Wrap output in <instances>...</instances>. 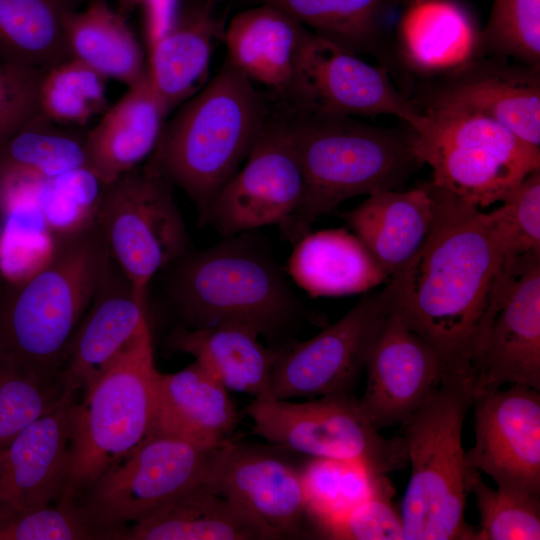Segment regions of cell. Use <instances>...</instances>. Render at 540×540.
I'll return each mask as SVG.
<instances>
[{"mask_svg":"<svg viewBox=\"0 0 540 540\" xmlns=\"http://www.w3.org/2000/svg\"><path fill=\"white\" fill-rule=\"evenodd\" d=\"M429 185L435 221L420 250L388 280L391 310L437 351L448 372L473 377L472 348L504 257L487 213Z\"/></svg>","mask_w":540,"mask_h":540,"instance_id":"obj_1","label":"cell"},{"mask_svg":"<svg viewBox=\"0 0 540 540\" xmlns=\"http://www.w3.org/2000/svg\"><path fill=\"white\" fill-rule=\"evenodd\" d=\"M275 107L287 125L304 179L299 207L279 226L293 244L342 202L396 190L424 165L419 136L407 124L380 127L348 115Z\"/></svg>","mask_w":540,"mask_h":540,"instance_id":"obj_2","label":"cell"},{"mask_svg":"<svg viewBox=\"0 0 540 540\" xmlns=\"http://www.w3.org/2000/svg\"><path fill=\"white\" fill-rule=\"evenodd\" d=\"M270 114L263 94L225 57L215 76L163 124L148 161L188 195L199 220L243 165Z\"/></svg>","mask_w":540,"mask_h":540,"instance_id":"obj_3","label":"cell"},{"mask_svg":"<svg viewBox=\"0 0 540 540\" xmlns=\"http://www.w3.org/2000/svg\"><path fill=\"white\" fill-rule=\"evenodd\" d=\"M163 271L167 296L188 328L235 324L272 337L301 310L286 271L255 231L189 249Z\"/></svg>","mask_w":540,"mask_h":540,"instance_id":"obj_4","label":"cell"},{"mask_svg":"<svg viewBox=\"0 0 540 540\" xmlns=\"http://www.w3.org/2000/svg\"><path fill=\"white\" fill-rule=\"evenodd\" d=\"M50 234L53 249L42 267L21 280L0 283V350L38 372L61 376L67 343L111 256L95 219Z\"/></svg>","mask_w":540,"mask_h":540,"instance_id":"obj_5","label":"cell"},{"mask_svg":"<svg viewBox=\"0 0 540 540\" xmlns=\"http://www.w3.org/2000/svg\"><path fill=\"white\" fill-rule=\"evenodd\" d=\"M473 391L472 376L450 372L402 424L411 467L400 512L404 540H473L465 507L479 472L462 445Z\"/></svg>","mask_w":540,"mask_h":540,"instance_id":"obj_6","label":"cell"},{"mask_svg":"<svg viewBox=\"0 0 540 540\" xmlns=\"http://www.w3.org/2000/svg\"><path fill=\"white\" fill-rule=\"evenodd\" d=\"M158 374L146 319L71 407L68 474L57 503L75 505L100 476L150 436Z\"/></svg>","mask_w":540,"mask_h":540,"instance_id":"obj_7","label":"cell"},{"mask_svg":"<svg viewBox=\"0 0 540 540\" xmlns=\"http://www.w3.org/2000/svg\"><path fill=\"white\" fill-rule=\"evenodd\" d=\"M422 111L428 124L418 136L429 183L465 204L500 203L540 169V149L488 116L449 107Z\"/></svg>","mask_w":540,"mask_h":540,"instance_id":"obj_8","label":"cell"},{"mask_svg":"<svg viewBox=\"0 0 540 540\" xmlns=\"http://www.w3.org/2000/svg\"><path fill=\"white\" fill-rule=\"evenodd\" d=\"M173 184L149 161L101 186L95 220L110 256L142 295L152 278L190 249Z\"/></svg>","mask_w":540,"mask_h":540,"instance_id":"obj_9","label":"cell"},{"mask_svg":"<svg viewBox=\"0 0 540 540\" xmlns=\"http://www.w3.org/2000/svg\"><path fill=\"white\" fill-rule=\"evenodd\" d=\"M213 449L152 432L85 490L75 505L97 539L115 540L124 528L202 484Z\"/></svg>","mask_w":540,"mask_h":540,"instance_id":"obj_10","label":"cell"},{"mask_svg":"<svg viewBox=\"0 0 540 540\" xmlns=\"http://www.w3.org/2000/svg\"><path fill=\"white\" fill-rule=\"evenodd\" d=\"M246 413L255 434L311 458L357 461L381 475L408 464L403 437L381 436L349 393L303 402L259 398Z\"/></svg>","mask_w":540,"mask_h":540,"instance_id":"obj_11","label":"cell"},{"mask_svg":"<svg viewBox=\"0 0 540 540\" xmlns=\"http://www.w3.org/2000/svg\"><path fill=\"white\" fill-rule=\"evenodd\" d=\"M473 396L524 385L540 391V256L505 258L471 353Z\"/></svg>","mask_w":540,"mask_h":540,"instance_id":"obj_12","label":"cell"},{"mask_svg":"<svg viewBox=\"0 0 540 540\" xmlns=\"http://www.w3.org/2000/svg\"><path fill=\"white\" fill-rule=\"evenodd\" d=\"M284 109L348 116L389 115L417 134L428 118L392 82L388 69L362 60L314 33H307L299 54L291 94Z\"/></svg>","mask_w":540,"mask_h":540,"instance_id":"obj_13","label":"cell"},{"mask_svg":"<svg viewBox=\"0 0 540 540\" xmlns=\"http://www.w3.org/2000/svg\"><path fill=\"white\" fill-rule=\"evenodd\" d=\"M304 179L287 125L276 107L243 165L221 188L200 226L222 238L280 226L299 207Z\"/></svg>","mask_w":540,"mask_h":540,"instance_id":"obj_14","label":"cell"},{"mask_svg":"<svg viewBox=\"0 0 540 540\" xmlns=\"http://www.w3.org/2000/svg\"><path fill=\"white\" fill-rule=\"evenodd\" d=\"M391 311L388 285L364 296L314 337L279 350L270 394L277 399L349 393Z\"/></svg>","mask_w":540,"mask_h":540,"instance_id":"obj_15","label":"cell"},{"mask_svg":"<svg viewBox=\"0 0 540 540\" xmlns=\"http://www.w3.org/2000/svg\"><path fill=\"white\" fill-rule=\"evenodd\" d=\"M539 392L511 385L473 396L475 444L466 461L498 489L540 497Z\"/></svg>","mask_w":540,"mask_h":540,"instance_id":"obj_16","label":"cell"},{"mask_svg":"<svg viewBox=\"0 0 540 540\" xmlns=\"http://www.w3.org/2000/svg\"><path fill=\"white\" fill-rule=\"evenodd\" d=\"M422 109L449 107L488 116L540 149V69L485 55L443 78L420 85Z\"/></svg>","mask_w":540,"mask_h":540,"instance_id":"obj_17","label":"cell"},{"mask_svg":"<svg viewBox=\"0 0 540 540\" xmlns=\"http://www.w3.org/2000/svg\"><path fill=\"white\" fill-rule=\"evenodd\" d=\"M365 369L358 404L377 430L403 424L450 373L437 351L392 310Z\"/></svg>","mask_w":540,"mask_h":540,"instance_id":"obj_18","label":"cell"},{"mask_svg":"<svg viewBox=\"0 0 540 540\" xmlns=\"http://www.w3.org/2000/svg\"><path fill=\"white\" fill-rule=\"evenodd\" d=\"M203 484L248 510L281 539L302 535L301 472L281 458L229 440L211 451Z\"/></svg>","mask_w":540,"mask_h":540,"instance_id":"obj_19","label":"cell"},{"mask_svg":"<svg viewBox=\"0 0 540 540\" xmlns=\"http://www.w3.org/2000/svg\"><path fill=\"white\" fill-rule=\"evenodd\" d=\"M391 46V59L423 83L485 56L482 28L460 0H409Z\"/></svg>","mask_w":540,"mask_h":540,"instance_id":"obj_20","label":"cell"},{"mask_svg":"<svg viewBox=\"0 0 540 540\" xmlns=\"http://www.w3.org/2000/svg\"><path fill=\"white\" fill-rule=\"evenodd\" d=\"M79 393L19 433L0 455V514L55 504L70 458V411Z\"/></svg>","mask_w":540,"mask_h":540,"instance_id":"obj_21","label":"cell"},{"mask_svg":"<svg viewBox=\"0 0 540 540\" xmlns=\"http://www.w3.org/2000/svg\"><path fill=\"white\" fill-rule=\"evenodd\" d=\"M148 319L140 294L110 259L92 302L69 339L61 376L68 389L82 393Z\"/></svg>","mask_w":540,"mask_h":540,"instance_id":"obj_22","label":"cell"},{"mask_svg":"<svg viewBox=\"0 0 540 540\" xmlns=\"http://www.w3.org/2000/svg\"><path fill=\"white\" fill-rule=\"evenodd\" d=\"M339 216L390 279L427 240L436 217V199L429 183L407 191L383 189Z\"/></svg>","mask_w":540,"mask_h":540,"instance_id":"obj_23","label":"cell"},{"mask_svg":"<svg viewBox=\"0 0 540 540\" xmlns=\"http://www.w3.org/2000/svg\"><path fill=\"white\" fill-rule=\"evenodd\" d=\"M308 32L287 13L260 3L231 18L224 32L226 57L253 83L270 89L276 104L284 105Z\"/></svg>","mask_w":540,"mask_h":540,"instance_id":"obj_24","label":"cell"},{"mask_svg":"<svg viewBox=\"0 0 540 540\" xmlns=\"http://www.w3.org/2000/svg\"><path fill=\"white\" fill-rule=\"evenodd\" d=\"M148 77L108 109L83 139L85 169L107 185L153 153L166 116Z\"/></svg>","mask_w":540,"mask_h":540,"instance_id":"obj_25","label":"cell"},{"mask_svg":"<svg viewBox=\"0 0 540 540\" xmlns=\"http://www.w3.org/2000/svg\"><path fill=\"white\" fill-rule=\"evenodd\" d=\"M237 424L228 390L196 361L175 373L159 372L152 432L213 449L230 440Z\"/></svg>","mask_w":540,"mask_h":540,"instance_id":"obj_26","label":"cell"},{"mask_svg":"<svg viewBox=\"0 0 540 540\" xmlns=\"http://www.w3.org/2000/svg\"><path fill=\"white\" fill-rule=\"evenodd\" d=\"M281 537L203 483L120 531L115 540H272Z\"/></svg>","mask_w":540,"mask_h":540,"instance_id":"obj_27","label":"cell"},{"mask_svg":"<svg viewBox=\"0 0 540 540\" xmlns=\"http://www.w3.org/2000/svg\"><path fill=\"white\" fill-rule=\"evenodd\" d=\"M286 273L311 297L364 293L389 280L359 238L344 228L303 236L294 243Z\"/></svg>","mask_w":540,"mask_h":540,"instance_id":"obj_28","label":"cell"},{"mask_svg":"<svg viewBox=\"0 0 540 540\" xmlns=\"http://www.w3.org/2000/svg\"><path fill=\"white\" fill-rule=\"evenodd\" d=\"M245 326L221 324L179 328L168 339L173 351L190 354L228 391L254 399L271 397L270 379L279 350L265 347Z\"/></svg>","mask_w":540,"mask_h":540,"instance_id":"obj_29","label":"cell"},{"mask_svg":"<svg viewBox=\"0 0 540 540\" xmlns=\"http://www.w3.org/2000/svg\"><path fill=\"white\" fill-rule=\"evenodd\" d=\"M218 28L208 7H194L184 10L152 39L147 77L166 114L203 83Z\"/></svg>","mask_w":540,"mask_h":540,"instance_id":"obj_30","label":"cell"},{"mask_svg":"<svg viewBox=\"0 0 540 540\" xmlns=\"http://www.w3.org/2000/svg\"><path fill=\"white\" fill-rule=\"evenodd\" d=\"M69 58L90 67L105 79L128 88L147 77V61L124 16L105 0H92L83 10L69 11L64 19Z\"/></svg>","mask_w":540,"mask_h":540,"instance_id":"obj_31","label":"cell"},{"mask_svg":"<svg viewBox=\"0 0 540 540\" xmlns=\"http://www.w3.org/2000/svg\"><path fill=\"white\" fill-rule=\"evenodd\" d=\"M287 13L312 33L357 55L390 63L387 20L397 0H259Z\"/></svg>","mask_w":540,"mask_h":540,"instance_id":"obj_32","label":"cell"},{"mask_svg":"<svg viewBox=\"0 0 540 540\" xmlns=\"http://www.w3.org/2000/svg\"><path fill=\"white\" fill-rule=\"evenodd\" d=\"M74 0H0V62L46 71L69 59L64 19Z\"/></svg>","mask_w":540,"mask_h":540,"instance_id":"obj_33","label":"cell"},{"mask_svg":"<svg viewBox=\"0 0 540 540\" xmlns=\"http://www.w3.org/2000/svg\"><path fill=\"white\" fill-rule=\"evenodd\" d=\"M83 139L37 115L0 149V186L42 184L85 169Z\"/></svg>","mask_w":540,"mask_h":540,"instance_id":"obj_34","label":"cell"},{"mask_svg":"<svg viewBox=\"0 0 540 540\" xmlns=\"http://www.w3.org/2000/svg\"><path fill=\"white\" fill-rule=\"evenodd\" d=\"M300 472L306 514L317 527L378 493L393 490L385 475L357 461L311 458Z\"/></svg>","mask_w":540,"mask_h":540,"instance_id":"obj_35","label":"cell"},{"mask_svg":"<svg viewBox=\"0 0 540 540\" xmlns=\"http://www.w3.org/2000/svg\"><path fill=\"white\" fill-rule=\"evenodd\" d=\"M69 391L62 376L38 372L0 350V455L19 433L54 410Z\"/></svg>","mask_w":540,"mask_h":540,"instance_id":"obj_36","label":"cell"},{"mask_svg":"<svg viewBox=\"0 0 540 540\" xmlns=\"http://www.w3.org/2000/svg\"><path fill=\"white\" fill-rule=\"evenodd\" d=\"M106 79L75 60L44 71L39 83V113L58 125L85 126L107 103Z\"/></svg>","mask_w":540,"mask_h":540,"instance_id":"obj_37","label":"cell"},{"mask_svg":"<svg viewBox=\"0 0 540 540\" xmlns=\"http://www.w3.org/2000/svg\"><path fill=\"white\" fill-rule=\"evenodd\" d=\"M482 39L485 55L540 69V0H493Z\"/></svg>","mask_w":540,"mask_h":540,"instance_id":"obj_38","label":"cell"},{"mask_svg":"<svg viewBox=\"0 0 540 540\" xmlns=\"http://www.w3.org/2000/svg\"><path fill=\"white\" fill-rule=\"evenodd\" d=\"M479 516L473 540L540 539V497L493 489L478 473L471 486Z\"/></svg>","mask_w":540,"mask_h":540,"instance_id":"obj_39","label":"cell"},{"mask_svg":"<svg viewBox=\"0 0 540 540\" xmlns=\"http://www.w3.org/2000/svg\"><path fill=\"white\" fill-rule=\"evenodd\" d=\"M487 213L503 257L540 256V169Z\"/></svg>","mask_w":540,"mask_h":540,"instance_id":"obj_40","label":"cell"},{"mask_svg":"<svg viewBox=\"0 0 540 540\" xmlns=\"http://www.w3.org/2000/svg\"><path fill=\"white\" fill-rule=\"evenodd\" d=\"M97 536L76 505L0 514V540H91Z\"/></svg>","mask_w":540,"mask_h":540,"instance_id":"obj_41","label":"cell"},{"mask_svg":"<svg viewBox=\"0 0 540 540\" xmlns=\"http://www.w3.org/2000/svg\"><path fill=\"white\" fill-rule=\"evenodd\" d=\"M393 490L378 493L338 519L318 526L321 535L339 540H404L400 512L391 502Z\"/></svg>","mask_w":540,"mask_h":540,"instance_id":"obj_42","label":"cell"},{"mask_svg":"<svg viewBox=\"0 0 540 540\" xmlns=\"http://www.w3.org/2000/svg\"><path fill=\"white\" fill-rule=\"evenodd\" d=\"M43 73L0 62V149L40 114L38 89Z\"/></svg>","mask_w":540,"mask_h":540,"instance_id":"obj_43","label":"cell"},{"mask_svg":"<svg viewBox=\"0 0 540 540\" xmlns=\"http://www.w3.org/2000/svg\"><path fill=\"white\" fill-rule=\"evenodd\" d=\"M119 7V13L123 16L126 13L131 12L137 6L147 2L148 0H115Z\"/></svg>","mask_w":540,"mask_h":540,"instance_id":"obj_44","label":"cell"},{"mask_svg":"<svg viewBox=\"0 0 540 540\" xmlns=\"http://www.w3.org/2000/svg\"><path fill=\"white\" fill-rule=\"evenodd\" d=\"M5 232V212L0 198V245Z\"/></svg>","mask_w":540,"mask_h":540,"instance_id":"obj_45","label":"cell"}]
</instances>
